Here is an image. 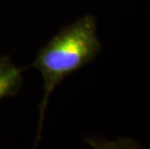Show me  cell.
<instances>
[{"instance_id": "obj_1", "label": "cell", "mask_w": 150, "mask_h": 149, "mask_svg": "<svg viewBox=\"0 0 150 149\" xmlns=\"http://www.w3.org/2000/svg\"><path fill=\"white\" fill-rule=\"evenodd\" d=\"M102 49L94 16L87 15L62 28L39 50L31 66L41 73L44 96L40 104L37 141L40 138L47 103L52 91L67 76L92 62Z\"/></svg>"}, {"instance_id": "obj_2", "label": "cell", "mask_w": 150, "mask_h": 149, "mask_svg": "<svg viewBox=\"0 0 150 149\" xmlns=\"http://www.w3.org/2000/svg\"><path fill=\"white\" fill-rule=\"evenodd\" d=\"M22 71L23 69L13 64L9 56L0 58V100L15 96L20 91L22 85Z\"/></svg>"}]
</instances>
